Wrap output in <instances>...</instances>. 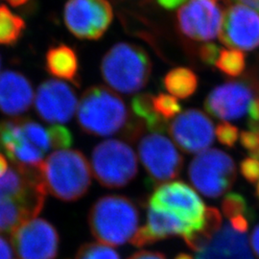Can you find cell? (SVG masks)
<instances>
[{"label":"cell","mask_w":259,"mask_h":259,"mask_svg":"<svg viewBox=\"0 0 259 259\" xmlns=\"http://www.w3.org/2000/svg\"><path fill=\"white\" fill-rule=\"evenodd\" d=\"M39 167L14 165L0 177V232L12 234L35 219L47 200Z\"/></svg>","instance_id":"6da1fadb"},{"label":"cell","mask_w":259,"mask_h":259,"mask_svg":"<svg viewBox=\"0 0 259 259\" xmlns=\"http://www.w3.org/2000/svg\"><path fill=\"white\" fill-rule=\"evenodd\" d=\"M42 182L49 192L64 202H75L87 194L92 185V168L78 150H58L39 166Z\"/></svg>","instance_id":"7a4b0ae2"},{"label":"cell","mask_w":259,"mask_h":259,"mask_svg":"<svg viewBox=\"0 0 259 259\" xmlns=\"http://www.w3.org/2000/svg\"><path fill=\"white\" fill-rule=\"evenodd\" d=\"M89 225L99 243L121 246L131 242L139 230V208L128 197L107 195L93 204Z\"/></svg>","instance_id":"3957f363"},{"label":"cell","mask_w":259,"mask_h":259,"mask_svg":"<svg viewBox=\"0 0 259 259\" xmlns=\"http://www.w3.org/2000/svg\"><path fill=\"white\" fill-rule=\"evenodd\" d=\"M152 64L147 52L136 45L119 42L105 54L103 79L118 93L132 94L142 90L150 79Z\"/></svg>","instance_id":"277c9868"},{"label":"cell","mask_w":259,"mask_h":259,"mask_svg":"<svg viewBox=\"0 0 259 259\" xmlns=\"http://www.w3.org/2000/svg\"><path fill=\"white\" fill-rule=\"evenodd\" d=\"M129 119L124 101L105 87H93L83 93L77 109V120L85 134L109 137L123 129Z\"/></svg>","instance_id":"5b68a950"},{"label":"cell","mask_w":259,"mask_h":259,"mask_svg":"<svg viewBox=\"0 0 259 259\" xmlns=\"http://www.w3.org/2000/svg\"><path fill=\"white\" fill-rule=\"evenodd\" d=\"M92 167L95 179L107 188L129 185L139 172L135 151L126 142L117 139H108L95 146Z\"/></svg>","instance_id":"8992f818"},{"label":"cell","mask_w":259,"mask_h":259,"mask_svg":"<svg viewBox=\"0 0 259 259\" xmlns=\"http://www.w3.org/2000/svg\"><path fill=\"white\" fill-rule=\"evenodd\" d=\"M188 176L200 193L218 198L232 188L237 172L231 156L218 149H207L193 158Z\"/></svg>","instance_id":"52a82bcc"},{"label":"cell","mask_w":259,"mask_h":259,"mask_svg":"<svg viewBox=\"0 0 259 259\" xmlns=\"http://www.w3.org/2000/svg\"><path fill=\"white\" fill-rule=\"evenodd\" d=\"M139 158L147 173L149 185L159 186L181 174L185 159L176 146L161 134H150L140 139Z\"/></svg>","instance_id":"ba28073f"},{"label":"cell","mask_w":259,"mask_h":259,"mask_svg":"<svg viewBox=\"0 0 259 259\" xmlns=\"http://www.w3.org/2000/svg\"><path fill=\"white\" fill-rule=\"evenodd\" d=\"M113 12L108 0H67L64 11L65 26L80 39L95 40L111 26Z\"/></svg>","instance_id":"9c48e42d"},{"label":"cell","mask_w":259,"mask_h":259,"mask_svg":"<svg viewBox=\"0 0 259 259\" xmlns=\"http://www.w3.org/2000/svg\"><path fill=\"white\" fill-rule=\"evenodd\" d=\"M150 207L172 213L199 229L204 221L205 205L194 189L184 182H171L159 185L149 199Z\"/></svg>","instance_id":"30bf717a"},{"label":"cell","mask_w":259,"mask_h":259,"mask_svg":"<svg viewBox=\"0 0 259 259\" xmlns=\"http://www.w3.org/2000/svg\"><path fill=\"white\" fill-rule=\"evenodd\" d=\"M10 236L14 249L21 259H55L58 255L59 233L45 219L35 218L28 221Z\"/></svg>","instance_id":"8fae6325"},{"label":"cell","mask_w":259,"mask_h":259,"mask_svg":"<svg viewBox=\"0 0 259 259\" xmlns=\"http://www.w3.org/2000/svg\"><path fill=\"white\" fill-rule=\"evenodd\" d=\"M223 16L217 0H189L178 12V27L190 39L211 40L221 32Z\"/></svg>","instance_id":"7c38bea8"},{"label":"cell","mask_w":259,"mask_h":259,"mask_svg":"<svg viewBox=\"0 0 259 259\" xmlns=\"http://www.w3.org/2000/svg\"><path fill=\"white\" fill-rule=\"evenodd\" d=\"M220 40L232 49L250 51L259 47V14L248 6L232 4L223 16Z\"/></svg>","instance_id":"4fadbf2b"},{"label":"cell","mask_w":259,"mask_h":259,"mask_svg":"<svg viewBox=\"0 0 259 259\" xmlns=\"http://www.w3.org/2000/svg\"><path fill=\"white\" fill-rule=\"evenodd\" d=\"M169 133L177 145L187 154L207 150L215 138L212 121L203 111L194 109L179 114L171 123Z\"/></svg>","instance_id":"5bb4252c"},{"label":"cell","mask_w":259,"mask_h":259,"mask_svg":"<svg viewBox=\"0 0 259 259\" xmlns=\"http://www.w3.org/2000/svg\"><path fill=\"white\" fill-rule=\"evenodd\" d=\"M77 108V96L69 84L59 80H47L38 85L35 109L42 120L52 124L68 122Z\"/></svg>","instance_id":"9a60e30c"},{"label":"cell","mask_w":259,"mask_h":259,"mask_svg":"<svg viewBox=\"0 0 259 259\" xmlns=\"http://www.w3.org/2000/svg\"><path fill=\"white\" fill-rule=\"evenodd\" d=\"M0 151L14 165L37 168L44 162L45 153L29 138L22 117L0 121Z\"/></svg>","instance_id":"2e32d148"},{"label":"cell","mask_w":259,"mask_h":259,"mask_svg":"<svg viewBox=\"0 0 259 259\" xmlns=\"http://www.w3.org/2000/svg\"><path fill=\"white\" fill-rule=\"evenodd\" d=\"M252 100L253 93L249 84L228 82L213 89L205 98L204 108L221 120H235L249 111Z\"/></svg>","instance_id":"e0dca14e"},{"label":"cell","mask_w":259,"mask_h":259,"mask_svg":"<svg viewBox=\"0 0 259 259\" xmlns=\"http://www.w3.org/2000/svg\"><path fill=\"white\" fill-rule=\"evenodd\" d=\"M34 99L33 85L26 76L14 70L0 73V112L19 117L31 109Z\"/></svg>","instance_id":"ac0fdd59"},{"label":"cell","mask_w":259,"mask_h":259,"mask_svg":"<svg viewBox=\"0 0 259 259\" xmlns=\"http://www.w3.org/2000/svg\"><path fill=\"white\" fill-rule=\"evenodd\" d=\"M192 230L193 228L190 225L181 220L176 215L149 206L147 224L139 228L131 243L141 248L171 236H184Z\"/></svg>","instance_id":"d6986e66"},{"label":"cell","mask_w":259,"mask_h":259,"mask_svg":"<svg viewBox=\"0 0 259 259\" xmlns=\"http://www.w3.org/2000/svg\"><path fill=\"white\" fill-rule=\"evenodd\" d=\"M197 259H253L248 237L226 225L212 241L197 254Z\"/></svg>","instance_id":"ffe728a7"},{"label":"cell","mask_w":259,"mask_h":259,"mask_svg":"<svg viewBox=\"0 0 259 259\" xmlns=\"http://www.w3.org/2000/svg\"><path fill=\"white\" fill-rule=\"evenodd\" d=\"M47 72L58 79L75 83L79 71V60L71 47L58 45L50 47L46 54Z\"/></svg>","instance_id":"44dd1931"},{"label":"cell","mask_w":259,"mask_h":259,"mask_svg":"<svg viewBox=\"0 0 259 259\" xmlns=\"http://www.w3.org/2000/svg\"><path fill=\"white\" fill-rule=\"evenodd\" d=\"M222 216L215 207H207L204 221L199 229L192 230L184 235L186 245L195 251H201L212 241L222 227Z\"/></svg>","instance_id":"7402d4cb"},{"label":"cell","mask_w":259,"mask_h":259,"mask_svg":"<svg viewBox=\"0 0 259 259\" xmlns=\"http://www.w3.org/2000/svg\"><path fill=\"white\" fill-rule=\"evenodd\" d=\"M163 84L172 96L185 99L194 94L198 88V77L186 67L170 70L163 79Z\"/></svg>","instance_id":"603a6c76"},{"label":"cell","mask_w":259,"mask_h":259,"mask_svg":"<svg viewBox=\"0 0 259 259\" xmlns=\"http://www.w3.org/2000/svg\"><path fill=\"white\" fill-rule=\"evenodd\" d=\"M26 23L5 5L0 4V46L14 47L22 37Z\"/></svg>","instance_id":"cb8c5ba5"},{"label":"cell","mask_w":259,"mask_h":259,"mask_svg":"<svg viewBox=\"0 0 259 259\" xmlns=\"http://www.w3.org/2000/svg\"><path fill=\"white\" fill-rule=\"evenodd\" d=\"M153 95L143 93L137 95L132 102V110L135 115L142 120V123L154 133L164 132L166 121L161 119L154 110Z\"/></svg>","instance_id":"d4e9b609"},{"label":"cell","mask_w":259,"mask_h":259,"mask_svg":"<svg viewBox=\"0 0 259 259\" xmlns=\"http://www.w3.org/2000/svg\"><path fill=\"white\" fill-rule=\"evenodd\" d=\"M215 66L227 76L237 77L245 70L246 58L240 50L221 49Z\"/></svg>","instance_id":"484cf974"},{"label":"cell","mask_w":259,"mask_h":259,"mask_svg":"<svg viewBox=\"0 0 259 259\" xmlns=\"http://www.w3.org/2000/svg\"><path fill=\"white\" fill-rule=\"evenodd\" d=\"M222 210L225 216L232 219L237 216H244L253 220L254 214L248 204L246 198L239 193H229L222 202Z\"/></svg>","instance_id":"4316f807"},{"label":"cell","mask_w":259,"mask_h":259,"mask_svg":"<svg viewBox=\"0 0 259 259\" xmlns=\"http://www.w3.org/2000/svg\"><path fill=\"white\" fill-rule=\"evenodd\" d=\"M75 259H121L119 253L108 245L87 243L80 247Z\"/></svg>","instance_id":"83f0119b"},{"label":"cell","mask_w":259,"mask_h":259,"mask_svg":"<svg viewBox=\"0 0 259 259\" xmlns=\"http://www.w3.org/2000/svg\"><path fill=\"white\" fill-rule=\"evenodd\" d=\"M153 106L157 115L166 122L182 111V106L176 97L164 93L153 97Z\"/></svg>","instance_id":"f1b7e54d"},{"label":"cell","mask_w":259,"mask_h":259,"mask_svg":"<svg viewBox=\"0 0 259 259\" xmlns=\"http://www.w3.org/2000/svg\"><path fill=\"white\" fill-rule=\"evenodd\" d=\"M240 142L251 157L259 159V123L249 122V130L241 133Z\"/></svg>","instance_id":"f546056e"},{"label":"cell","mask_w":259,"mask_h":259,"mask_svg":"<svg viewBox=\"0 0 259 259\" xmlns=\"http://www.w3.org/2000/svg\"><path fill=\"white\" fill-rule=\"evenodd\" d=\"M52 149L69 148L72 145L73 137L69 130L60 124H53L48 127Z\"/></svg>","instance_id":"4dcf8cb0"},{"label":"cell","mask_w":259,"mask_h":259,"mask_svg":"<svg viewBox=\"0 0 259 259\" xmlns=\"http://www.w3.org/2000/svg\"><path fill=\"white\" fill-rule=\"evenodd\" d=\"M215 135L221 144L232 148L238 139L239 131L232 124L228 122H223L218 124V126L216 127Z\"/></svg>","instance_id":"1f68e13d"},{"label":"cell","mask_w":259,"mask_h":259,"mask_svg":"<svg viewBox=\"0 0 259 259\" xmlns=\"http://www.w3.org/2000/svg\"><path fill=\"white\" fill-rule=\"evenodd\" d=\"M240 171L244 177L250 184H254L259 180V159L249 157L241 161Z\"/></svg>","instance_id":"d6a6232c"},{"label":"cell","mask_w":259,"mask_h":259,"mask_svg":"<svg viewBox=\"0 0 259 259\" xmlns=\"http://www.w3.org/2000/svg\"><path fill=\"white\" fill-rule=\"evenodd\" d=\"M221 51V48L214 44H207L200 49V57L204 64L215 65L217 58Z\"/></svg>","instance_id":"836d02e7"},{"label":"cell","mask_w":259,"mask_h":259,"mask_svg":"<svg viewBox=\"0 0 259 259\" xmlns=\"http://www.w3.org/2000/svg\"><path fill=\"white\" fill-rule=\"evenodd\" d=\"M249 219L245 216H237L231 219L232 228L235 232L244 233L249 229Z\"/></svg>","instance_id":"e575fe53"},{"label":"cell","mask_w":259,"mask_h":259,"mask_svg":"<svg viewBox=\"0 0 259 259\" xmlns=\"http://www.w3.org/2000/svg\"><path fill=\"white\" fill-rule=\"evenodd\" d=\"M128 259H166L165 255L159 251L141 250L134 253Z\"/></svg>","instance_id":"d590c367"},{"label":"cell","mask_w":259,"mask_h":259,"mask_svg":"<svg viewBox=\"0 0 259 259\" xmlns=\"http://www.w3.org/2000/svg\"><path fill=\"white\" fill-rule=\"evenodd\" d=\"M0 259H13V251L8 241L0 236Z\"/></svg>","instance_id":"8d00e7d4"},{"label":"cell","mask_w":259,"mask_h":259,"mask_svg":"<svg viewBox=\"0 0 259 259\" xmlns=\"http://www.w3.org/2000/svg\"><path fill=\"white\" fill-rule=\"evenodd\" d=\"M250 121L259 123V98L253 99L249 108Z\"/></svg>","instance_id":"74e56055"},{"label":"cell","mask_w":259,"mask_h":259,"mask_svg":"<svg viewBox=\"0 0 259 259\" xmlns=\"http://www.w3.org/2000/svg\"><path fill=\"white\" fill-rule=\"evenodd\" d=\"M250 245L254 253L259 257V225L255 227L250 235Z\"/></svg>","instance_id":"f35d334b"},{"label":"cell","mask_w":259,"mask_h":259,"mask_svg":"<svg viewBox=\"0 0 259 259\" xmlns=\"http://www.w3.org/2000/svg\"><path fill=\"white\" fill-rule=\"evenodd\" d=\"M158 4L167 10L176 9L180 5L184 4L186 0H157Z\"/></svg>","instance_id":"ab89813d"},{"label":"cell","mask_w":259,"mask_h":259,"mask_svg":"<svg viewBox=\"0 0 259 259\" xmlns=\"http://www.w3.org/2000/svg\"><path fill=\"white\" fill-rule=\"evenodd\" d=\"M225 1H227V0H225ZM229 1L238 2V4L248 6L259 13V0H229Z\"/></svg>","instance_id":"60d3db41"},{"label":"cell","mask_w":259,"mask_h":259,"mask_svg":"<svg viewBox=\"0 0 259 259\" xmlns=\"http://www.w3.org/2000/svg\"><path fill=\"white\" fill-rule=\"evenodd\" d=\"M8 162L6 157L0 154V177L3 176L8 170Z\"/></svg>","instance_id":"b9f144b4"},{"label":"cell","mask_w":259,"mask_h":259,"mask_svg":"<svg viewBox=\"0 0 259 259\" xmlns=\"http://www.w3.org/2000/svg\"><path fill=\"white\" fill-rule=\"evenodd\" d=\"M13 7H20L27 4L30 0H5Z\"/></svg>","instance_id":"7bdbcfd3"},{"label":"cell","mask_w":259,"mask_h":259,"mask_svg":"<svg viewBox=\"0 0 259 259\" xmlns=\"http://www.w3.org/2000/svg\"><path fill=\"white\" fill-rule=\"evenodd\" d=\"M175 259H194L190 254H187V253H180L178 254Z\"/></svg>","instance_id":"ee69618b"},{"label":"cell","mask_w":259,"mask_h":259,"mask_svg":"<svg viewBox=\"0 0 259 259\" xmlns=\"http://www.w3.org/2000/svg\"><path fill=\"white\" fill-rule=\"evenodd\" d=\"M256 197H257V199L259 200V182L257 185H256Z\"/></svg>","instance_id":"f6af8a7d"},{"label":"cell","mask_w":259,"mask_h":259,"mask_svg":"<svg viewBox=\"0 0 259 259\" xmlns=\"http://www.w3.org/2000/svg\"><path fill=\"white\" fill-rule=\"evenodd\" d=\"M0 65H1V59H0Z\"/></svg>","instance_id":"bcb514c9"}]
</instances>
